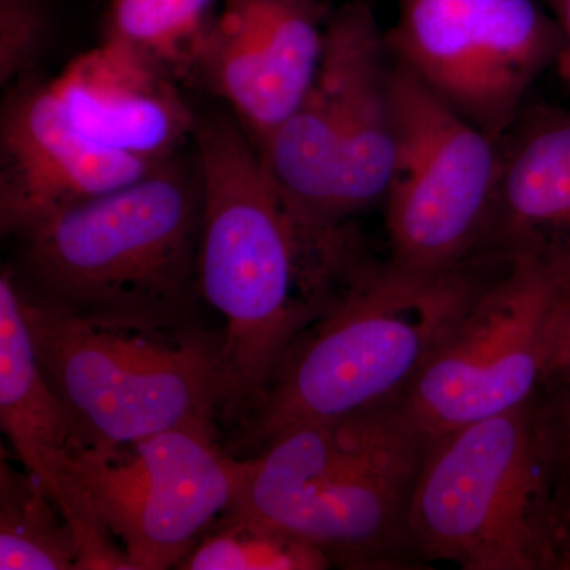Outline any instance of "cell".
<instances>
[{"label":"cell","instance_id":"8","mask_svg":"<svg viewBox=\"0 0 570 570\" xmlns=\"http://www.w3.org/2000/svg\"><path fill=\"white\" fill-rule=\"evenodd\" d=\"M570 362V255L502 250L407 406L430 434L542 396Z\"/></svg>","mask_w":570,"mask_h":570},{"label":"cell","instance_id":"16","mask_svg":"<svg viewBox=\"0 0 570 570\" xmlns=\"http://www.w3.org/2000/svg\"><path fill=\"white\" fill-rule=\"evenodd\" d=\"M493 247L570 255V111L524 108L502 140Z\"/></svg>","mask_w":570,"mask_h":570},{"label":"cell","instance_id":"20","mask_svg":"<svg viewBox=\"0 0 570 570\" xmlns=\"http://www.w3.org/2000/svg\"><path fill=\"white\" fill-rule=\"evenodd\" d=\"M52 39L47 0H0V85L36 77Z\"/></svg>","mask_w":570,"mask_h":570},{"label":"cell","instance_id":"1","mask_svg":"<svg viewBox=\"0 0 570 570\" xmlns=\"http://www.w3.org/2000/svg\"><path fill=\"white\" fill-rule=\"evenodd\" d=\"M204 205L198 288L224 318L228 419L242 422L296 337L379 261L354 224H318L285 197L236 116H198Z\"/></svg>","mask_w":570,"mask_h":570},{"label":"cell","instance_id":"12","mask_svg":"<svg viewBox=\"0 0 570 570\" xmlns=\"http://www.w3.org/2000/svg\"><path fill=\"white\" fill-rule=\"evenodd\" d=\"M330 11L324 0H225L189 81L224 100L261 145L313 86Z\"/></svg>","mask_w":570,"mask_h":570},{"label":"cell","instance_id":"5","mask_svg":"<svg viewBox=\"0 0 570 570\" xmlns=\"http://www.w3.org/2000/svg\"><path fill=\"white\" fill-rule=\"evenodd\" d=\"M14 279L41 371L86 448H116L178 428L217 433V422L228 419L224 328H206L195 316L82 313Z\"/></svg>","mask_w":570,"mask_h":570},{"label":"cell","instance_id":"21","mask_svg":"<svg viewBox=\"0 0 570 570\" xmlns=\"http://www.w3.org/2000/svg\"><path fill=\"white\" fill-rule=\"evenodd\" d=\"M551 400H553L558 428H560L562 455L570 472V363L551 385Z\"/></svg>","mask_w":570,"mask_h":570},{"label":"cell","instance_id":"22","mask_svg":"<svg viewBox=\"0 0 570 570\" xmlns=\"http://www.w3.org/2000/svg\"><path fill=\"white\" fill-rule=\"evenodd\" d=\"M540 2L557 20L562 37H564V52H562L558 67H560L561 73L570 80V0H540Z\"/></svg>","mask_w":570,"mask_h":570},{"label":"cell","instance_id":"7","mask_svg":"<svg viewBox=\"0 0 570 570\" xmlns=\"http://www.w3.org/2000/svg\"><path fill=\"white\" fill-rule=\"evenodd\" d=\"M392 59L367 0L330 11L324 52L298 108L255 145L285 197L318 224L384 206L397 138Z\"/></svg>","mask_w":570,"mask_h":570},{"label":"cell","instance_id":"4","mask_svg":"<svg viewBox=\"0 0 570 570\" xmlns=\"http://www.w3.org/2000/svg\"><path fill=\"white\" fill-rule=\"evenodd\" d=\"M426 441L406 397L287 428L246 456L232 509L305 540L332 568L417 569L409 510Z\"/></svg>","mask_w":570,"mask_h":570},{"label":"cell","instance_id":"2","mask_svg":"<svg viewBox=\"0 0 570 570\" xmlns=\"http://www.w3.org/2000/svg\"><path fill=\"white\" fill-rule=\"evenodd\" d=\"M550 389L428 436L409 510L417 568L570 569V472Z\"/></svg>","mask_w":570,"mask_h":570},{"label":"cell","instance_id":"14","mask_svg":"<svg viewBox=\"0 0 570 570\" xmlns=\"http://www.w3.org/2000/svg\"><path fill=\"white\" fill-rule=\"evenodd\" d=\"M0 428L21 466L45 483L61 508L82 568L110 564L118 546L75 478V461L86 445L41 371L10 264L0 273Z\"/></svg>","mask_w":570,"mask_h":570},{"label":"cell","instance_id":"19","mask_svg":"<svg viewBox=\"0 0 570 570\" xmlns=\"http://www.w3.org/2000/svg\"><path fill=\"white\" fill-rule=\"evenodd\" d=\"M328 558L283 528L230 509L214 523L179 570H324Z\"/></svg>","mask_w":570,"mask_h":570},{"label":"cell","instance_id":"6","mask_svg":"<svg viewBox=\"0 0 570 570\" xmlns=\"http://www.w3.org/2000/svg\"><path fill=\"white\" fill-rule=\"evenodd\" d=\"M179 156L18 236V281L82 313L195 316L204 205L195 159Z\"/></svg>","mask_w":570,"mask_h":570},{"label":"cell","instance_id":"23","mask_svg":"<svg viewBox=\"0 0 570 570\" xmlns=\"http://www.w3.org/2000/svg\"><path fill=\"white\" fill-rule=\"evenodd\" d=\"M570 363V362H569Z\"/></svg>","mask_w":570,"mask_h":570},{"label":"cell","instance_id":"9","mask_svg":"<svg viewBox=\"0 0 570 570\" xmlns=\"http://www.w3.org/2000/svg\"><path fill=\"white\" fill-rule=\"evenodd\" d=\"M397 151L384 216L387 265L442 276L493 247L502 141L461 118L392 61Z\"/></svg>","mask_w":570,"mask_h":570},{"label":"cell","instance_id":"15","mask_svg":"<svg viewBox=\"0 0 570 570\" xmlns=\"http://www.w3.org/2000/svg\"><path fill=\"white\" fill-rule=\"evenodd\" d=\"M178 80L132 52L102 41L81 52L51 80L73 126L111 149L153 164L193 142L198 115Z\"/></svg>","mask_w":570,"mask_h":570},{"label":"cell","instance_id":"10","mask_svg":"<svg viewBox=\"0 0 570 570\" xmlns=\"http://www.w3.org/2000/svg\"><path fill=\"white\" fill-rule=\"evenodd\" d=\"M390 59L494 140H504L564 37L540 0H395Z\"/></svg>","mask_w":570,"mask_h":570},{"label":"cell","instance_id":"13","mask_svg":"<svg viewBox=\"0 0 570 570\" xmlns=\"http://www.w3.org/2000/svg\"><path fill=\"white\" fill-rule=\"evenodd\" d=\"M157 165L89 140L51 81L17 82L0 115V232L17 239L70 206L138 181Z\"/></svg>","mask_w":570,"mask_h":570},{"label":"cell","instance_id":"17","mask_svg":"<svg viewBox=\"0 0 570 570\" xmlns=\"http://www.w3.org/2000/svg\"><path fill=\"white\" fill-rule=\"evenodd\" d=\"M80 550L50 490L0 459V569L78 570Z\"/></svg>","mask_w":570,"mask_h":570},{"label":"cell","instance_id":"3","mask_svg":"<svg viewBox=\"0 0 570 570\" xmlns=\"http://www.w3.org/2000/svg\"><path fill=\"white\" fill-rule=\"evenodd\" d=\"M501 255L493 250L442 276L377 262L285 352L238 423L234 455H253L287 428L407 397Z\"/></svg>","mask_w":570,"mask_h":570},{"label":"cell","instance_id":"18","mask_svg":"<svg viewBox=\"0 0 570 570\" xmlns=\"http://www.w3.org/2000/svg\"><path fill=\"white\" fill-rule=\"evenodd\" d=\"M216 6L217 0H108L104 41L189 81Z\"/></svg>","mask_w":570,"mask_h":570},{"label":"cell","instance_id":"11","mask_svg":"<svg viewBox=\"0 0 570 570\" xmlns=\"http://www.w3.org/2000/svg\"><path fill=\"white\" fill-rule=\"evenodd\" d=\"M246 474L247 459L202 428L86 448L75 461V478L134 570L178 568L235 504Z\"/></svg>","mask_w":570,"mask_h":570}]
</instances>
